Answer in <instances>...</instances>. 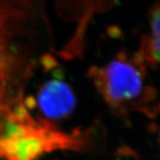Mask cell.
Returning a JSON list of instances; mask_svg holds the SVG:
<instances>
[{"mask_svg":"<svg viewBox=\"0 0 160 160\" xmlns=\"http://www.w3.org/2000/svg\"><path fill=\"white\" fill-rule=\"evenodd\" d=\"M30 110L25 98L0 106V160H40L55 151H81L88 145L87 132H65Z\"/></svg>","mask_w":160,"mask_h":160,"instance_id":"1","label":"cell"},{"mask_svg":"<svg viewBox=\"0 0 160 160\" xmlns=\"http://www.w3.org/2000/svg\"><path fill=\"white\" fill-rule=\"evenodd\" d=\"M146 61L140 52H121L103 65L88 71L96 90L106 105L118 114H149L148 105L156 96L148 85Z\"/></svg>","mask_w":160,"mask_h":160,"instance_id":"2","label":"cell"},{"mask_svg":"<svg viewBox=\"0 0 160 160\" xmlns=\"http://www.w3.org/2000/svg\"><path fill=\"white\" fill-rule=\"evenodd\" d=\"M30 109L37 107L45 119L53 122L64 119L72 114L76 99L73 89L61 78H52L42 83L35 98L25 97Z\"/></svg>","mask_w":160,"mask_h":160,"instance_id":"3","label":"cell"},{"mask_svg":"<svg viewBox=\"0 0 160 160\" xmlns=\"http://www.w3.org/2000/svg\"><path fill=\"white\" fill-rule=\"evenodd\" d=\"M146 62L160 65V2L150 12V32L144 35L139 52Z\"/></svg>","mask_w":160,"mask_h":160,"instance_id":"4","label":"cell"},{"mask_svg":"<svg viewBox=\"0 0 160 160\" xmlns=\"http://www.w3.org/2000/svg\"><path fill=\"white\" fill-rule=\"evenodd\" d=\"M158 137H159V143H160V131H159V136H158Z\"/></svg>","mask_w":160,"mask_h":160,"instance_id":"5","label":"cell"}]
</instances>
